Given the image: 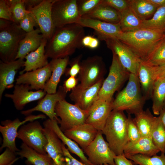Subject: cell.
<instances>
[{"label":"cell","mask_w":165,"mask_h":165,"mask_svg":"<svg viewBox=\"0 0 165 165\" xmlns=\"http://www.w3.org/2000/svg\"><path fill=\"white\" fill-rule=\"evenodd\" d=\"M143 61L151 67L157 66L165 63V38L159 43Z\"/></svg>","instance_id":"39"},{"label":"cell","mask_w":165,"mask_h":165,"mask_svg":"<svg viewBox=\"0 0 165 165\" xmlns=\"http://www.w3.org/2000/svg\"><path fill=\"white\" fill-rule=\"evenodd\" d=\"M21 149L16 152L20 158H25L26 162L33 165H50L53 163L52 159L48 154L41 153L29 147L24 143L20 146Z\"/></svg>","instance_id":"31"},{"label":"cell","mask_w":165,"mask_h":165,"mask_svg":"<svg viewBox=\"0 0 165 165\" xmlns=\"http://www.w3.org/2000/svg\"><path fill=\"white\" fill-rule=\"evenodd\" d=\"M51 74V68L49 63L44 67L20 75L16 79V84L29 85L31 90H44Z\"/></svg>","instance_id":"20"},{"label":"cell","mask_w":165,"mask_h":165,"mask_svg":"<svg viewBox=\"0 0 165 165\" xmlns=\"http://www.w3.org/2000/svg\"><path fill=\"white\" fill-rule=\"evenodd\" d=\"M127 121L123 111L112 110L101 131L116 156L124 154V149L128 141Z\"/></svg>","instance_id":"3"},{"label":"cell","mask_w":165,"mask_h":165,"mask_svg":"<svg viewBox=\"0 0 165 165\" xmlns=\"http://www.w3.org/2000/svg\"><path fill=\"white\" fill-rule=\"evenodd\" d=\"M42 0H24L26 9L34 7L40 4Z\"/></svg>","instance_id":"52"},{"label":"cell","mask_w":165,"mask_h":165,"mask_svg":"<svg viewBox=\"0 0 165 165\" xmlns=\"http://www.w3.org/2000/svg\"><path fill=\"white\" fill-rule=\"evenodd\" d=\"M102 40L105 42L108 48L116 55L122 66L130 73L137 75L141 60L134 53L118 38H108Z\"/></svg>","instance_id":"13"},{"label":"cell","mask_w":165,"mask_h":165,"mask_svg":"<svg viewBox=\"0 0 165 165\" xmlns=\"http://www.w3.org/2000/svg\"><path fill=\"white\" fill-rule=\"evenodd\" d=\"M14 22H19L30 11L26 8L24 0H8Z\"/></svg>","instance_id":"40"},{"label":"cell","mask_w":165,"mask_h":165,"mask_svg":"<svg viewBox=\"0 0 165 165\" xmlns=\"http://www.w3.org/2000/svg\"><path fill=\"white\" fill-rule=\"evenodd\" d=\"M137 75L143 92V96L146 100L151 97L155 81L153 78L152 67L141 61L138 65Z\"/></svg>","instance_id":"30"},{"label":"cell","mask_w":165,"mask_h":165,"mask_svg":"<svg viewBox=\"0 0 165 165\" xmlns=\"http://www.w3.org/2000/svg\"><path fill=\"white\" fill-rule=\"evenodd\" d=\"M127 130L128 142H134L142 137L134 118L130 114L127 117Z\"/></svg>","instance_id":"42"},{"label":"cell","mask_w":165,"mask_h":165,"mask_svg":"<svg viewBox=\"0 0 165 165\" xmlns=\"http://www.w3.org/2000/svg\"><path fill=\"white\" fill-rule=\"evenodd\" d=\"M43 125L47 139L45 151L52 159L54 165H65L62 142L46 120L43 122Z\"/></svg>","instance_id":"21"},{"label":"cell","mask_w":165,"mask_h":165,"mask_svg":"<svg viewBox=\"0 0 165 165\" xmlns=\"http://www.w3.org/2000/svg\"><path fill=\"white\" fill-rule=\"evenodd\" d=\"M151 97L152 101L153 112L155 115H159L164 108L165 102V78L155 81Z\"/></svg>","instance_id":"34"},{"label":"cell","mask_w":165,"mask_h":165,"mask_svg":"<svg viewBox=\"0 0 165 165\" xmlns=\"http://www.w3.org/2000/svg\"><path fill=\"white\" fill-rule=\"evenodd\" d=\"M153 80L165 78V63L159 66L152 67Z\"/></svg>","instance_id":"49"},{"label":"cell","mask_w":165,"mask_h":165,"mask_svg":"<svg viewBox=\"0 0 165 165\" xmlns=\"http://www.w3.org/2000/svg\"><path fill=\"white\" fill-rule=\"evenodd\" d=\"M82 54H80L70 61V68H67L65 72L66 75L70 76L76 77L78 75L80 69V62Z\"/></svg>","instance_id":"46"},{"label":"cell","mask_w":165,"mask_h":165,"mask_svg":"<svg viewBox=\"0 0 165 165\" xmlns=\"http://www.w3.org/2000/svg\"><path fill=\"white\" fill-rule=\"evenodd\" d=\"M62 148L65 158V165H89L80 162L74 158L63 143Z\"/></svg>","instance_id":"48"},{"label":"cell","mask_w":165,"mask_h":165,"mask_svg":"<svg viewBox=\"0 0 165 165\" xmlns=\"http://www.w3.org/2000/svg\"><path fill=\"white\" fill-rule=\"evenodd\" d=\"M145 100L137 75L130 73L127 85L113 101L112 110L125 111L128 114L134 115L143 110Z\"/></svg>","instance_id":"4"},{"label":"cell","mask_w":165,"mask_h":165,"mask_svg":"<svg viewBox=\"0 0 165 165\" xmlns=\"http://www.w3.org/2000/svg\"><path fill=\"white\" fill-rule=\"evenodd\" d=\"M50 165H54L53 163L51 164H50Z\"/></svg>","instance_id":"58"},{"label":"cell","mask_w":165,"mask_h":165,"mask_svg":"<svg viewBox=\"0 0 165 165\" xmlns=\"http://www.w3.org/2000/svg\"><path fill=\"white\" fill-rule=\"evenodd\" d=\"M102 3L113 8L120 14L130 6L129 0H102Z\"/></svg>","instance_id":"45"},{"label":"cell","mask_w":165,"mask_h":165,"mask_svg":"<svg viewBox=\"0 0 165 165\" xmlns=\"http://www.w3.org/2000/svg\"><path fill=\"white\" fill-rule=\"evenodd\" d=\"M159 116L165 127V109L163 108L161 111Z\"/></svg>","instance_id":"55"},{"label":"cell","mask_w":165,"mask_h":165,"mask_svg":"<svg viewBox=\"0 0 165 165\" xmlns=\"http://www.w3.org/2000/svg\"><path fill=\"white\" fill-rule=\"evenodd\" d=\"M130 6L143 20L153 14L157 8L147 0H129Z\"/></svg>","instance_id":"35"},{"label":"cell","mask_w":165,"mask_h":165,"mask_svg":"<svg viewBox=\"0 0 165 165\" xmlns=\"http://www.w3.org/2000/svg\"><path fill=\"white\" fill-rule=\"evenodd\" d=\"M24 59H18L9 62H4L0 61V102L3 94L6 89L14 86L15 75L18 70L24 67Z\"/></svg>","instance_id":"22"},{"label":"cell","mask_w":165,"mask_h":165,"mask_svg":"<svg viewBox=\"0 0 165 165\" xmlns=\"http://www.w3.org/2000/svg\"><path fill=\"white\" fill-rule=\"evenodd\" d=\"M101 165H110L109 164H105Z\"/></svg>","instance_id":"57"},{"label":"cell","mask_w":165,"mask_h":165,"mask_svg":"<svg viewBox=\"0 0 165 165\" xmlns=\"http://www.w3.org/2000/svg\"><path fill=\"white\" fill-rule=\"evenodd\" d=\"M98 131L93 126L85 123L66 130L64 133L79 144L83 150L94 139Z\"/></svg>","instance_id":"23"},{"label":"cell","mask_w":165,"mask_h":165,"mask_svg":"<svg viewBox=\"0 0 165 165\" xmlns=\"http://www.w3.org/2000/svg\"><path fill=\"white\" fill-rule=\"evenodd\" d=\"M46 120L62 143L67 147V148L70 152L77 156L83 163L89 165H93L85 156L83 150L79 147L78 144L64 134L60 129L56 119L51 120L49 119Z\"/></svg>","instance_id":"28"},{"label":"cell","mask_w":165,"mask_h":165,"mask_svg":"<svg viewBox=\"0 0 165 165\" xmlns=\"http://www.w3.org/2000/svg\"><path fill=\"white\" fill-rule=\"evenodd\" d=\"M151 137H142L134 142H127L124 149L125 156L138 154L152 156L160 152Z\"/></svg>","instance_id":"24"},{"label":"cell","mask_w":165,"mask_h":165,"mask_svg":"<svg viewBox=\"0 0 165 165\" xmlns=\"http://www.w3.org/2000/svg\"><path fill=\"white\" fill-rule=\"evenodd\" d=\"M12 94H6L5 96L10 98L15 107L18 110H22L27 104L36 101L40 100L47 93L44 90L32 91L30 86L24 84H16Z\"/></svg>","instance_id":"17"},{"label":"cell","mask_w":165,"mask_h":165,"mask_svg":"<svg viewBox=\"0 0 165 165\" xmlns=\"http://www.w3.org/2000/svg\"><path fill=\"white\" fill-rule=\"evenodd\" d=\"M101 131H99L94 139L83 150L93 165H116L114 161L116 155L104 140Z\"/></svg>","instance_id":"10"},{"label":"cell","mask_w":165,"mask_h":165,"mask_svg":"<svg viewBox=\"0 0 165 165\" xmlns=\"http://www.w3.org/2000/svg\"><path fill=\"white\" fill-rule=\"evenodd\" d=\"M17 138L37 152L47 154L45 150L47 138L44 127L38 121L35 120L21 126L18 130Z\"/></svg>","instance_id":"9"},{"label":"cell","mask_w":165,"mask_h":165,"mask_svg":"<svg viewBox=\"0 0 165 165\" xmlns=\"http://www.w3.org/2000/svg\"><path fill=\"white\" fill-rule=\"evenodd\" d=\"M165 108V103H164V108Z\"/></svg>","instance_id":"56"},{"label":"cell","mask_w":165,"mask_h":165,"mask_svg":"<svg viewBox=\"0 0 165 165\" xmlns=\"http://www.w3.org/2000/svg\"><path fill=\"white\" fill-rule=\"evenodd\" d=\"M0 19L14 22L8 0H0Z\"/></svg>","instance_id":"47"},{"label":"cell","mask_w":165,"mask_h":165,"mask_svg":"<svg viewBox=\"0 0 165 165\" xmlns=\"http://www.w3.org/2000/svg\"><path fill=\"white\" fill-rule=\"evenodd\" d=\"M19 25L26 33L33 31L34 27L39 28L34 16L30 12L19 22Z\"/></svg>","instance_id":"43"},{"label":"cell","mask_w":165,"mask_h":165,"mask_svg":"<svg viewBox=\"0 0 165 165\" xmlns=\"http://www.w3.org/2000/svg\"><path fill=\"white\" fill-rule=\"evenodd\" d=\"M43 38L39 28L26 33L20 43L16 60L20 58L24 59L28 53L37 50Z\"/></svg>","instance_id":"27"},{"label":"cell","mask_w":165,"mask_h":165,"mask_svg":"<svg viewBox=\"0 0 165 165\" xmlns=\"http://www.w3.org/2000/svg\"><path fill=\"white\" fill-rule=\"evenodd\" d=\"M55 0H42L38 5L28 9L34 16L44 38L49 40L55 30L52 8Z\"/></svg>","instance_id":"14"},{"label":"cell","mask_w":165,"mask_h":165,"mask_svg":"<svg viewBox=\"0 0 165 165\" xmlns=\"http://www.w3.org/2000/svg\"><path fill=\"white\" fill-rule=\"evenodd\" d=\"M119 24L123 32H131L143 28V21L130 6L121 13Z\"/></svg>","instance_id":"33"},{"label":"cell","mask_w":165,"mask_h":165,"mask_svg":"<svg viewBox=\"0 0 165 165\" xmlns=\"http://www.w3.org/2000/svg\"><path fill=\"white\" fill-rule=\"evenodd\" d=\"M46 118V116L44 115H35L31 114L27 116L22 121H21L18 118H16L13 120L6 119L1 121L0 132L2 136L3 141L0 148V151L4 148H8L14 152L19 151L20 150L16 147L15 142L19 127L27 122H32L37 119Z\"/></svg>","instance_id":"12"},{"label":"cell","mask_w":165,"mask_h":165,"mask_svg":"<svg viewBox=\"0 0 165 165\" xmlns=\"http://www.w3.org/2000/svg\"><path fill=\"white\" fill-rule=\"evenodd\" d=\"M77 23L83 27L94 29V34L101 40L108 38L118 39L123 32L119 23L113 24L96 19L81 17Z\"/></svg>","instance_id":"16"},{"label":"cell","mask_w":165,"mask_h":165,"mask_svg":"<svg viewBox=\"0 0 165 165\" xmlns=\"http://www.w3.org/2000/svg\"><path fill=\"white\" fill-rule=\"evenodd\" d=\"M134 115V120L141 137H151L156 116L152 114L148 108L145 111L142 110Z\"/></svg>","instance_id":"32"},{"label":"cell","mask_w":165,"mask_h":165,"mask_svg":"<svg viewBox=\"0 0 165 165\" xmlns=\"http://www.w3.org/2000/svg\"><path fill=\"white\" fill-rule=\"evenodd\" d=\"M151 137L161 153H165V127L159 116L155 117Z\"/></svg>","instance_id":"36"},{"label":"cell","mask_w":165,"mask_h":165,"mask_svg":"<svg viewBox=\"0 0 165 165\" xmlns=\"http://www.w3.org/2000/svg\"><path fill=\"white\" fill-rule=\"evenodd\" d=\"M94 37L90 35L85 36L82 40V46L89 47L93 42Z\"/></svg>","instance_id":"53"},{"label":"cell","mask_w":165,"mask_h":165,"mask_svg":"<svg viewBox=\"0 0 165 165\" xmlns=\"http://www.w3.org/2000/svg\"><path fill=\"white\" fill-rule=\"evenodd\" d=\"M78 79L82 89L88 88L104 80L106 72L102 58L98 55L88 57L81 61Z\"/></svg>","instance_id":"7"},{"label":"cell","mask_w":165,"mask_h":165,"mask_svg":"<svg viewBox=\"0 0 165 165\" xmlns=\"http://www.w3.org/2000/svg\"><path fill=\"white\" fill-rule=\"evenodd\" d=\"M165 38V33L162 31L144 28L133 31L123 32L118 39L139 59L144 61Z\"/></svg>","instance_id":"2"},{"label":"cell","mask_w":165,"mask_h":165,"mask_svg":"<svg viewBox=\"0 0 165 165\" xmlns=\"http://www.w3.org/2000/svg\"><path fill=\"white\" fill-rule=\"evenodd\" d=\"M157 8L165 6V0H147Z\"/></svg>","instance_id":"54"},{"label":"cell","mask_w":165,"mask_h":165,"mask_svg":"<svg viewBox=\"0 0 165 165\" xmlns=\"http://www.w3.org/2000/svg\"><path fill=\"white\" fill-rule=\"evenodd\" d=\"M67 93L63 86H60L56 93H47L44 97L39 100L35 107L25 110L22 111V114L25 116L31 115L35 111H39L48 116L51 120L56 119L58 123L60 119L57 116L55 111V107L59 101L65 99Z\"/></svg>","instance_id":"15"},{"label":"cell","mask_w":165,"mask_h":165,"mask_svg":"<svg viewBox=\"0 0 165 165\" xmlns=\"http://www.w3.org/2000/svg\"><path fill=\"white\" fill-rule=\"evenodd\" d=\"M154 29L165 33V6L157 8L152 17L143 21V28Z\"/></svg>","instance_id":"37"},{"label":"cell","mask_w":165,"mask_h":165,"mask_svg":"<svg viewBox=\"0 0 165 165\" xmlns=\"http://www.w3.org/2000/svg\"><path fill=\"white\" fill-rule=\"evenodd\" d=\"M78 79L76 77L70 76L64 82L63 86L67 93L72 90L77 85Z\"/></svg>","instance_id":"50"},{"label":"cell","mask_w":165,"mask_h":165,"mask_svg":"<svg viewBox=\"0 0 165 165\" xmlns=\"http://www.w3.org/2000/svg\"><path fill=\"white\" fill-rule=\"evenodd\" d=\"M121 16V14L119 12L110 6L102 3L101 2L92 11L82 17L111 23L118 24L120 22Z\"/></svg>","instance_id":"29"},{"label":"cell","mask_w":165,"mask_h":165,"mask_svg":"<svg viewBox=\"0 0 165 165\" xmlns=\"http://www.w3.org/2000/svg\"><path fill=\"white\" fill-rule=\"evenodd\" d=\"M85 36L84 27L77 23L56 28L47 41L45 54L52 59L69 57L82 46V40Z\"/></svg>","instance_id":"1"},{"label":"cell","mask_w":165,"mask_h":165,"mask_svg":"<svg viewBox=\"0 0 165 165\" xmlns=\"http://www.w3.org/2000/svg\"><path fill=\"white\" fill-rule=\"evenodd\" d=\"M69 57L52 59L49 63L52 69L51 76L46 84L44 90L47 93L54 94L61 76L64 73L70 62Z\"/></svg>","instance_id":"25"},{"label":"cell","mask_w":165,"mask_h":165,"mask_svg":"<svg viewBox=\"0 0 165 165\" xmlns=\"http://www.w3.org/2000/svg\"><path fill=\"white\" fill-rule=\"evenodd\" d=\"M47 40L44 38L40 46L36 50L28 53L25 57L26 61L24 69L20 74L44 67L49 63L48 57L45 54V48Z\"/></svg>","instance_id":"26"},{"label":"cell","mask_w":165,"mask_h":165,"mask_svg":"<svg viewBox=\"0 0 165 165\" xmlns=\"http://www.w3.org/2000/svg\"><path fill=\"white\" fill-rule=\"evenodd\" d=\"M104 80L85 89L77 85L69 94L70 99L82 110L89 111L98 98L99 93Z\"/></svg>","instance_id":"19"},{"label":"cell","mask_w":165,"mask_h":165,"mask_svg":"<svg viewBox=\"0 0 165 165\" xmlns=\"http://www.w3.org/2000/svg\"><path fill=\"white\" fill-rule=\"evenodd\" d=\"M114 161L116 165H134L131 160H129L124 155L116 156Z\"/></svg>","instance_id":"51"},{"label":"cell","mask_w":165,"mask_h":165,"mask_svg":"<svg viewBox=\"0 0 165 165\" xmlns=\"http://www.w3.org/2000/svg\"><path fill=\"white\" fill-rule=\"evenodd\" d=\"M113 101L98 98L89 110L85 123L93 126L98 131H101L112 110Z\"/></svg>","instance_id":"18"},{"label":"cell","mask_w":165,"mask_h":165,"mask_svg":"<svg viewBox=\"0 0 165 165\" xmlns=\"http://www.w3.org/2000/svg\"><path fill=\"white\" fill-rule=\"evenodd\" d=\"M55 111L57 116L60 118L59 127L63 132L85 123L89 114V111L83 110L77 105L69 103L65 99L57 102Z\"/></svg>","instance_id":"8"},{"label":"cell","mask_w":165,"mask_h":165,"mask_svg":"<svg viewBox=\"0 0 165 165\" xmlns=\"http://www.w3.org/2000/svg\"><path fill=\"white\" fill-rule=\"evenodd\" d=\"M16 152L8 148L0 155V165H12L20 158L17 157Z\"/></svg>","instance_id":"44"},{"label":"cell","mask_w":165,"mask_h":165,"mask_svg":"<svg viewBox=\"0 0 165 165\" xmlns=\"http://www.w3.org/2000/svg\"><path fill=\"white\" fill-rule=\"evenodd\" d=\"M26 32L18 24L0 19V58L4 62L16 60L20 43Z\"/></svg>","instance_id":"5"},{"label":"cell","mask_w":165,"mask_h":165,"mask_svg":"<svg viewBox=\"0 0 165 165\" xmlns=\"http://www.w3.org/2000/svg\"><path fill=\"white\" fill-rule=\"evenodd\" d=\"M130 73L119 62L117 56L112 53V61L107 77L104 80L100 89L98 98L113 101V96L127 80Z\"/></svg>","instance_id":"6"},{"label":"cell","mask_w":165,"mask_h":165,"mask_svg":"<svg viewBox=\"0 0 165 165\" xmlns=\"http://www.w3.org/2000/svg\"><path fill=\"white\" fill-rule=\"evenodd\" d=\"M126 157L135 165H165V155L163 153H161L160 156L156 155L152 156L138 154Z\"/></svg>","instance_id":"38"},{"label":"cell","mask_w":165,"mask_h":165,"mask_svg":"<svg viewBox=\"0 0 165 165\" xmlns=\"http://www.w3.org/2000/svg\"><path fill=\"white\" fill-rule=\"evenodd\" d=\"M102 0H79L77 1L79 14L83 16L92 11L101 3Z\"/></svg>","instance_id":"41"},{"label":"cell","mask_w":165,"mask_h":165,"mask_svg":"<svg viewBox=\"0 0 165 165\" xmlns=\"http://www.w3.org/2000/svg\"><path fill=\"white\" fill-rule=\"evenodd\" d=\"M77 0H55L52 8V15L55 28L77 23L81 17Z\"/></svg>","instance_id":"11"}]
</instances>
